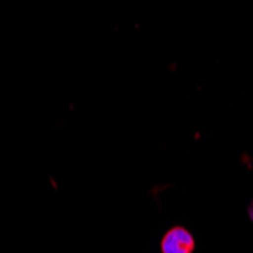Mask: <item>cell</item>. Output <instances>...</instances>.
Wrapping results in <instances>:
<instances>
[{
	"label": "cell",
	"mask_w": 253,
	"mask_h": 253,
	"mask_svg": "<svg viewBox=\"0 0 253 253\" xmlns=\"http://www.w3.org/2000/svg\"><path fill=\"white\" fill-rule=\"evenodd\" d=\"M196 247L193 235L183 227H173L164 235L161 249L163 253H193Z\"/></svg>",
	"instance_id": "6da1fadb"
},
{
	"label": "cell",
	"mask_w": 253,
	"mask_h": 253,
	"mask_svg": "<svg viewBox=\"0 0 253 253\" xmlns=\"http://www.w3.org/2000/svg\"><path fill=\"white\" fill-rule=\"evenodd\" d=\"M249 214H250V218L253 220V202H252V205H250V210H249Z\"/></svg>",
	"instance_id": "7a4b0ae2"
}]
</instances>
